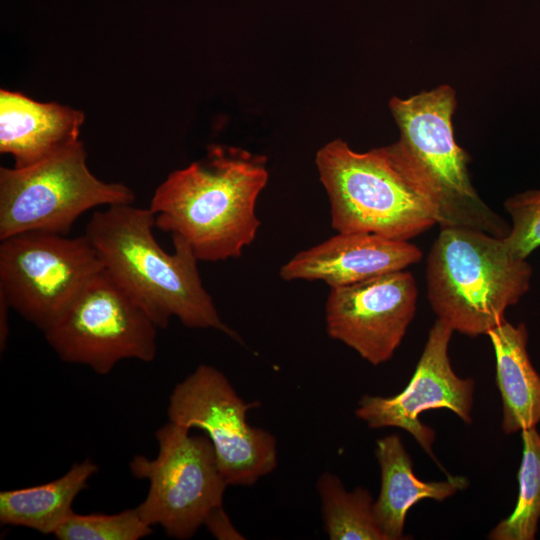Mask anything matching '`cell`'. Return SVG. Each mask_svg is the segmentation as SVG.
I'll return each instance as SVG.
<instances>
[{"label": "cell", "instance_id": "5b68a950", "mask_svg": "<svg viewBox=\"0 0 540 540\" xmlns=\"http://www.w3.org/2000/svg\"><path fill=\"white\" fill-rule=\"evenodd\" d=\"M389 106L400 130V139L393 145L424 185L437 224L505 237L508 225L476 193L468 171L469 156L455 140V91L441 85L407 99L394 97Z\"/></svg>", "mask_w": 540, "mask_h": 540}, {"label": "cell", "instance_id": "6da1fadb", "mask_svg": "<svg viewBox=\"0 0 540 540\" xmlns=\"http://www.w3.org/2000/svg\"><path fill=\"white\" fill-rule=\"evenodd\" d=\"M153 227L155 215L149 208L115 204L92 215L85 235L104 273L158 328H166L176 317L188 328L215 329L240 340L220 318L188 243L172 236L175 251L167 253L155 240Z\"/></svg>", "mask_w": 540, "mask_h": 540}, {"label": "cell", "instance_id": "603a6c76", "mask_svg": "<svg viewBox=\"0 0 540 540\" xmlns=\"http://www.w3.org/2000/svg\"><path fill=\"white\" fill-rule=\"evenodd\" d=\"M10 307L6 303V301L0 297V345L1 350H3V347L6 344L7 336H8V309Z\"/></svg>", "mask_w": 540, "mask_h": 540}, {"label": "cell", "instance_id": "7402d4cb", "mask_svg": "<svg viewBox=\"0 0 540 540\" xmlns=\"http://www.w3.org/2000/svg\"><path fill=\"white\" fill-rule=\"evenodd\" d=\"M204 525L220 540H243L245 537L234 527L222 505L214 508L206 517Z\"/></svg>", "mask_w": 540, "mask_h": 540}, {"label": "cell", "instance_id": "d6986e66", "mask_svg": "<svg viewBox=\"0 0 540 540\" xmlns=\"http://www.w3.org/2000/svg\"><path fill=\"white\" fill-rule=\"evenodd\" d=\"M523 455L518 471L519 493L513 512L488 534L491 540H533L540 519V434L521 431Z\"/></svg>", "mask_w": 540, "mask_h": 540}, {"label": "cell", "instance_id": "2e32d148", "mask_svg": "<svg viewBox=\"0 0 540 540\" xmlns=\"http://www.w3.org/2000/svg\"><path fill=\"white\" fill-rule=\"evenodd\" d=\"M487 335L496 357L502 430L513 434L535 428L540 421V376L528 355L526 326L523 323L515 326L504 320Z\"/></svg>", "mask_w": 540, "mask_h": 540}, {"label": "cell", "instance_id": "7c38bea8", "mask_svg": "<svg viewBox=\"0 0 540 540\" xmlns=\"http://www.w3.org/2000/svg\"><path fill=\"white\" fill-rule=\"evenodd\" d=\"M453 329L437 319L429 331L416 369L407 386L392 397L364 395L355 415L370 428L397 427L410 433L439 465L432 446L435 432L419 416L432 409H447L471 424L474 381L452 369L448 347Z\"/></svg>", "mask_w": 540, "mask_h": 540}, {"label": "cell", "instance_id": "44dd1931", "mask_svg": "<svg viewBox=\"0 0 540 540\" xmlns=\"http://www.w3.org/2000/svg\"><path fill=\"white\" fill-rule=\"evenodd\" d=\"M504 207L512 227L503 241L515 257H527L540 247V189L527 190L509 197Z\"/></svg>", "mask_w": 540, "mask_h": 540}, {"label": "cell", "instance_id": "7a4b0ae2", "mask_svg": "<svg viewBox=\"0 0 540 540\" xmlns=\"http://www.w3.org/2000/svg\"><path fill=\"white\" fill-rule=\"evenodd\" d=\"M266 158L212 146L205 161L169 174L149 209L155 227L184 239L199 261L238 258L260 226L256 201L267 184Z\"/></svg>", "mask_w": 540, "mask_h": 540}, {"label": "cell", "instance_id": "8fae6325", "mask_svg": "<svg viewBox=\"0 0 540 540\" xmlns=\"http://www.w3.org/2000/svg\"><path fill=\"white\" fill-rule=\"evenodd\" d=\"M418 289L405 270L330 288L325 304L330 338L379 365L390 360L416 313Z\"/></svg>", "mask_w": 540, "mask_h": 540}, {"label": "cell", "instance_id": "ffe728a7", "mask_svg": "<svg viewBox=\"0 0 540 540\" xmlns=\"http://www.w3.org/2000/svg\"><path fill=\"white\" fill-rule=\"evenodd\" d=\"M137 508L116 514L72 513L54 532L60 540H137L152 533Z\"/></svg>", "mask_w": 540, "mask_h": 540}, {"label": "cell", "instance_id": "8992f818", "mask_svg": "<svg viewBox=\"0 0 540 540\" xmlns=\"http://www.w3.org/2000/svg\"><path fill=\"white\" fill-rule=\"evenodd\" d=\"M134 200L127 186L89 171L78 140L32 165L0 168V240L36 231L66 235L85 211Z\"/></svg>", "mask_w": 540, "mask_h": 540}, {"label": "cell", "instance_id": "277c9868", "mask_svg": "<svg viewBox=\"0 0 540 540\" xmlns=\"http://www.w3.org/2000/svg\"><path fill=\"white\" fill-rule=\"evenodd\" d=\"M531 265L503 238L466 227H446L426 266L427 296L438 319L461 334H486L530 288Z\"/></svg>", "mask_w": 540, "mask_h": 540}, {"label": "cell", "instance_id": "ba28073f", "mask_svg": "<svg viewBox=\"0 0 540 540\" xmlns=\"http://www.w3.org/2000/svg\"><path fill=\"white\" fill-rule=\"evenodd\" d=\"M102 270L85 234H16L1 240L0 297L45 332Z\"/></svg>", "mask_w": 540, "mask_h": 540}, {"label": "cell", "instance_id": "4fadbf2b", "mask_svg": "<svg viewBox=\"0 0 540 540\" xmlns=\"http://www.w3.org/2000/svg\"><path fill=\"white\" fill-rule=\"evenodd\" d=\"M421 257V250L405 240L372 233H338L295 254L279 274L285 281L321 280L333 288L405 270Z\"/></svg>", "mask_w": 540, "mask_h": 540}, {"label": "cell", "instance_id": "9c48e42d", "mask_svg": "<svg viewBox=\"0 0 540 540\" xmlns=\"http://www.w3.org/2000/svg\"><path fill=\"white\" fill-rule=\"evenodd\" d=\"M157 328L102 270L43 333L62 361L106 375L123 359L153 361Z\"/></svg>", "mask_w": 540, "mask_h": 540}, {"label": "cell", "instance_id": "52a82bcc", "mask_svg": "<svg viewBox=\"0 0 540 540\" xmlns=\"http://www.w3.org/2000/svg\"><path fill=\"white\" fill-rule=\"evenodd\" d=\"M190 429L171 421L155 432V459L132 458L129 467L149 490L138 509L143 520L160 525L169 537L191 538L208 514L222 505L226 486L208 436H191Z\"/></svg>", "mask_w": 540, "mask_h": 540}, {"label": "cell", "instance_id": "3957f363", "mask_svg": "<svg viewBox=\"0 0 540 540\" xmlns=\"http://www.w3.org/2000/svg\"><path fill=\"white\" fill-rule=\"evenodd\" d=\"M315 163L338 233H372L405 240L437 224L429 195L394 145L359 153L336 139Z\"/></svg>", "mask_w": 540, "mask_h": 540}, {"label": "cell", "instance_id": "9a60e30c", "mask_svg": "<svg viewBox=\"0 0 540 540\" xmlns=\"http://www.w3.org/2000/svg\"><path fill=\"white\" fill-rule=\"evenodd\" d=\"M381 472L380 493L374 501L376 521L387 540L408 539L403 535L409 509L422 499L443 501L468 486L463 476L448 475L445 481H423L413 472L412 460L400 437L388 435L376 442Z\"/></svg>", "mask_w": 540, "mask_h": 540}, {"label": "cell", "instance_id": "ac0fdd59", "mask_svg": "<svg viewBox=\"0 0 540 540\" xmlns=\"http://www.w3.org/2000/svg\"><path fill=\"white\" fill-rule=\"evenodd\" d=\"M324 528L331 540H387L374 514L369 491L357 487L346 491L342 481L323 472L317 481Z\"/></svg>", "mask_w": 540, "mask_h": 540}, {"label": "cell", "instance_id": "30bf717a", "mask_svg": "<svg viewBox=\"0 0 540 540\" xmlns=\"http://www.w3.org/2000/svg\"><path fill=\"white\" fill-rule=\"evenodd\" d=\"M254 407L222 372L203 364L175 386L168 416L175 424L206 433L228 485L250 486L277 466L275 437L247 422V412Z\"/></svg>", "mask_w": 540, "mask_h": 540}, {"label": "cell", "instance_id": "5bb4252c", "mask_svg": "<svg viewBox=\"0 0 540 540\" xmlns=\"http://www.w3.org/2000/svg\"><path fill=\"white\" fill-rule=\"evenodd\" d=\"M84 118L71 107L1 90L0 152L14 157V167L32 165L78 141Z\"/></svg>", "mask_w": 540, "mask_h": 540}, {"label": "cell", "instance_id": "e0dca14e", "mask_svg": "<svg viewBox=\"0 0 540 540\" xmlns=\"http://www.w3.org/2000/svg\"><path fill=\"white\" fill-rule=\"evenodd\" d=\"M98 466L90 459L75 463L63 476L48 483L0 492V522L42 534H54L73 513L77 495L88 487Z\"/></svg>", "mask_w": 540, "mask_h": 540}]
</instances>
